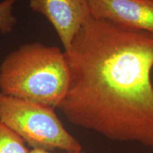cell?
<instances>
[{
    "label": "cell",
    "mask_w": 153,
    "mask_h": 153,
    "mask_svg": "<svg viewBox=\"0 0 153 153\" xmlns=\"http://www.w3.org/2000/svg\"><path fill=\"white\" fill-rule=\"evenodd\" d=\"M70 123L153 151V33L90 16L65 51Z\"/></svg>",
    "instance_id": "cell-1"
},
{
    "label": "cell",
    "mask_w": 153,
    "mask_h": 153,
    "mask_svg": "<svg viewBox=\"0 0 153 153\" xmlns=\"http://www.w3.org/2000/svg\"><path fill=\"white\" fill-rule=\"evenodd\" d=\"M69 82L65 51L39 42L21 45L0 65V92L53 108L60 106Z\"/></svg>",
    "instance_id": "cell-2"
},
{
    "label": "cell",
    "mask_w": 153,
    "mask_h": 153,
    "mask_svg": "<svg viewBox=\"0 0 153 153\" xmlns=\"http://www.w3.org/2000/svg\"><path fill=\"white\" fill-rule=\"evenodd\" d=\"M0 121L33 149L82 151L79 141L67 131L51 107L0 92Z\"/></svg>",
    "instance_id": "cell-3"
},
{
    "label": "cell",
    "mask_w": 153,
    "mask_h": 153,
    "mask_svg": "<svg viewBox=\"0 0 153 153\" xmlns=\"http://www.w3.org/2000/svg\"><path fill=\"white\" fill-rule=\"evenodd\" d=\"M29 7L51 23L64 51H68L82 25L91 16L87 0H29Z\"/></svg>",
    "instance_id": "cell-4"
},
{
    "label": "cell",
    "mask_w": 153,
    "mask_h": 153,
    "mask_svg": "<svg viewBox=\"0 0 153 153\" xmlns=\"http://www.w3.org/2000/svg\"><path fill=\"white\" fill-rule=\"evenodd\" d=\"M91 16L153 33V0H87Z\"/></svg>",
    "instance_id": "cell-5"
},
{
    "label": "cell",
    "mask_w": 153,
    "mask_h": 153,
    "mask_svg": "<svg viewBox=\"0 0 153 153\" xmlns=\"http://www.w3.org/2000/svg\"><path fill=\"white\" fill-rule=\"evenodd\" d=\"M0 153H30L24 140L1 121Z\"/></svg>",
    "instance_id": "cell-6"
},
{
    "label": "cell",
    "mask_w": 153,
    "mask_h": 153,
    "mask_svg": "<svg viewBox=\"0 0 153 153\" xmlns=\"http://www.w3.org/2000/svg\"><path fill=\"white\" fill-rule=\"evenodd\" d=\"M17 0H3L0 1V32L10 33L14 29L17 20L14 16V6Z\"/></svg>",
    "instance_id": "cell-7"
},
{
    "label": "cell",
    "mask_w": 153,
    "mask_h": 153,
    "mask_svg": "<svg viewBox=\"0 0 153 153\" xmlns=\"http://www.w3.org/2000/svg\"><path fill=\"white\" fill-rule=\"evenodd\" d=\"M30 153H54L51 152V151H48L45 150H42V149H33L32 150H30ZM65 153H85L82 151H79V152H67Z\"/></svg>",
    "instance_id": "cell-8"
}]
</instances>
